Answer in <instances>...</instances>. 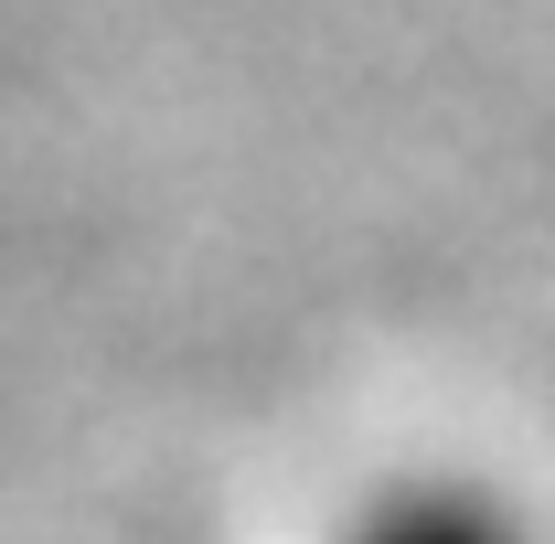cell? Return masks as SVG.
<instances>
[{"mask_svg": "<svg viewBox=\"0 0 555 544\" xmlns=\"http://www.w3.org/2000/svg\"><path fill=\"white\" fill-rule=\"evenodd\" d=\"M343 544H534V523H524L502 491L460 480V470H416V480H385V491L352 513Z\"/></svg>", "mask_w": 555, "mask_h": 544, "instance_id": "6da1fadb", "label": "cell"}]
</instances>
